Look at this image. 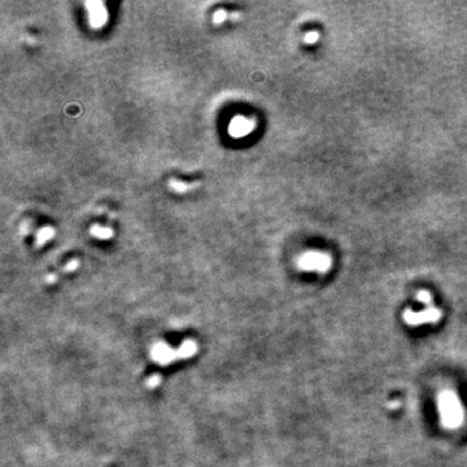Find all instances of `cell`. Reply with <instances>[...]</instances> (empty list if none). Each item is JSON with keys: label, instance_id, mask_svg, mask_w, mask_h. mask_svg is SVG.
<instances>
[{"label": "cell", "instance_id": "cell-7", "mask_svg": "<svg viewBox=\"0 0 467 467\" xmlns=\"http://www.w3.org/2000/svg\"><path fill=\"white\" fill-rule=\"evenodd\" d=\"M54 235H55L54 227L49 226L43 227V229L39 230L38 234H37V244H38V246H42V244L47 243V241L51 240V239L54 238Z\"/></svg>", "mask_w": 467, "mask_h": 467}, {"label": "cell", "instance_id": "cell-5", "mask_svg": "<svg viewBox=\"0 0 467 467\" xmlns=\"http://www.w3.org/2000/svg\"><path fill=\"white\" fill-rule=\"evenodd\" d=\"M254 122L246 117H235L229 125V132L232 138H244L253 131Z\"/></svg>", "mask_w": 467, "mask_h": 467}, {"label": "cell", "instance_id": "cell-12", "mask_svg": "<svg viewBox=\"0 0 467 467\" xmlns=\"http://www.w3.org/2000/svg\"><path fill=\"white\" fill-rule=\"evenodd\" d=\"M76 266H77V261H74V262H71V264H69L68 268H69V269H72V268L74 269V268H76Z\"/></svg>", "mask_w": 467, "mask_h": 467}, {"label": "cell", "instance_id": "cell-11", "mask_svg": "<svg viewBox=\"0 0 467 467\" xmlns=\"http://www.w3.org/2000/svg\"><path fill=\"white\" fill-rule=\"evenodd\" d=\"M226 17H227L226 12H224L223 9H219V11H217L216 13H214V17H213L214 24H216V25L222 24V22H223L224 20H226Z\"/></svg>", "mask_w": 467, "mask_h": 467}, {"label": "cell", "instance_id": "cell-2", "mask_svg": "<svg viewBox=\"0 0 467 467\" xmlns=\"http://www.w3.org/2000/svg\"><path fill=\"white\" fill-rule=\"evenodd\" d=\"M331 257L323 252L310 251L305 252L297 260V266L304 271H314V273H327L331 268Z\"/></svg>", "mask_w": 467, "mask_h": 467}, {"label": "cell", "instance_id": "cell-6", "mask_svg": "<svg viewBox=\"0 0 467 467\" xmlns=\"http://www.w3.org/2000/svg\"><path fill=\"white\" fill-rule=\"evenodd\" d=\"M90 234L95 238L100 239V240H108L113 236V231L109 227H104V226H99V224H95L90 229Z\"/></svg>", "mask_w": 467, "mask_h": 467}, {"label": "cell", "instance_id": "cell-10", "mask_svg": "<svg viewBox=\"0 0 467 467\" xmlns=\"http://www.w3.org/2000/svg\"><path fill=\"white\" fill-rule=\"evenodd\" d=\"M417 297H418V300L421 303L426 304V305H431V295L427 291H421L417 295Z\"/></svg>", "mask_w": 467, "mask_h": 467}, {"label": "cell", "instance_id": "cell-9", "mask_svg": "<svg viewBox=\"0 0 467 467\" xmlns=\"http://www.w3.org/2000/svg\"><path fill=\"white\" fill-rule=\"evenodd\" d=\"M318 38H319L318 32H317V31H310V32H308V34H306L305 38H304V41H305L306 44H316L317 42H318Z\"/></svg>", "mask_w": 467, "mask_h": 467}, {"label": "cell", "instance_id": "cell-4", "mask_svg": "<svg viewBox=\"0 0 467 467\" xmlns=\"http://www.w3.org/2000/svg\"><path fill=\"white\" fill-rule=\"evenodd\" d=\"M86 7L90 25L92 27H96V29L104 26V24L107 22V17H108L104 3H101V2H87Z\"/></svg>", "mask_w": 467, "mask_h": 467}, {"label": "cell", "instance_id": "cell-3", "mask_svg": "<svg viewBox=\"0 0 467 467\" xmlns=\"http://www.w3.org/2000/svg\"><path fill=\"white\" fill-rule=\"evenodd\" d=\"M441 317V312L435 308H428L422 312H413L406 310L404 313V319L410 326H421L424 323H431V322L439 321Z\"/></svg>", "mask_w": 467, "mask_h": 467}, {"label": "cell", "instance_id": "cell-8", "mask_svg": "<svg viewBox=\"0 0 467 467\" xmlns=\"http://www.w3.org/2000/svg\"><path fill=\"white\" fill-rule=\"evenodd\" d=\"M169 186H170L171 189H174V191H177V192H184L189 188L188 184L182 183V182H178V181H170L169 182Z\"/></svg>", "mask_w": 467, "mask_h": 467}, {"label": "cell", "instance_id": "cell-1", "mask_svg": "<svg viewBox=\"0 0 467 467\" xmlns=\"http://www.w3.org/2000/svg\"><path fill=\"white\" fill-rule=\"evenodd\" d=\"M439 413L443 423L449 428H456L463 421V408L453 392H443L439 396Z\"/></svg>", "mask_w": 467, "mask_h": 467}]
</instances>
